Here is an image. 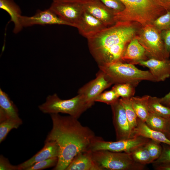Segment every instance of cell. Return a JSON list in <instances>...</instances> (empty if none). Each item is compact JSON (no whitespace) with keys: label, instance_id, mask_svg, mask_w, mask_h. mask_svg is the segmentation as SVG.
Segmentation results:
<instances>
[{"label":"cell","instance_id":"484cf974","mask_svg":"<svg viewBox=\"0 0 170 170\" xmlns=\"http://www.w3.org/2000/svg\"><path fill=\"white\" fill-rule=\"evenodd\" d=\"M129 154L134 161L140 164L146 165L153 162L144 145L137 148Z\"/></svg>","mask_w":170,"mask_h":170},{"label":"cell","instance_id":"5b68a950","mask_svg":"<svg viewBox=\"0 0 170 170\" xmlns=\"http://www.w3.org/2000/svg\"><path fill=\"white\" fill-rule=\"evenodd\" d=\"M91 152L92 159L100 170H143L145 165L134 161L129 153L101 150Z\"/></svg>","mask_w":170,"mask_h":170},{"label":"cell","instance_id":"7a4b0ae2","mask_svg":"<svg viewBox=\"0 0 170 170\" xmlns=\"http://www.w3.org/2000/svg\"><path fill=\"white\" fill-rule=\"evenodd\" d=\"M137 32L136 28L131 22H117L87 38L90 52L98 65H101L110 48L119 44H127Z\"/></svg>","mask_w":170,"mask_h":170},{"label":"cell","instance_id":"ab89813d","mask_svg":"<svg viewBox=\"0 0 170 170\" xmlns=\"http://www.w3.org/2000/svg\"><path fill=\"white\" fill-rule=\"evenodd\" d=\"M95 0H53L54 2H74L85 3Z\"/></svg>","mask_w":170,"mask_h":170},{"label":"cell","instance_id":"7c38bea8","mask_svg":"<svg viewBox=\"0 0 170 170\" xmlns=\"http://www.w3.org/2000/svg\"><path fill=\"white\" fill-rule=\"evenodd\" d=\"M20 20L23 27L36 25L58 24L70 26V24L60 18L50 8L43 11L38 10L34 15L31 16L21 15Z\"/></svg>","mask_w":170,"mask_h":170},{"label":"cell","instance_id":"836d02e7","mask_svg":"<svg viewBox=\"0 0 170 170\" xmlns=\"http://www.w3.org/2000/svg\"><path fill=\"white\" fill-rule=\"evenodd\" d=\"M162 150L161 155L152 163L153 165H156L170 162V145L161 143Z\"/></svg>","mask_w":170,"mask_h":170},{"label":"cell","instance_id":"83f0119b","mask_svg":"<svg viewBox=\"0 0 170 170\" xmlns=\"http://www.w3.org/2000/svg\"><path fill=\"white\" fill-rule=\"evenodd\" d=\"M135 86L129 83L115 84L112 89L120 97L122 98L130 99L133 96L135 90Z\"/></svg>","mask_w":170,"mask_h":170},{"label":"cell","instance_id":"4dcf8cb0","mask_svg":"<svg viewBox=\"0 0 170 170\" xmlns=\"http://www.w3.org/2000/svg\"><path fill=\"white\" fill-rule=\"evenodd\" d=\"M119 97L112 89L102 92L96 98L95 102H99L110 105L119 99Z\"/></svg>","mask_w":170,"mask_h":170},{"label":"cell","instance_id":"2e32d148","mask_svg":"<svg viewBox=\"0 0 170 170\" xmlns=\"http://www.w3.org/2000/svg\"><path fill=\"white\" fill-rule=\"evenodd\" d=\"M59 150L54 141H45L43 148L30 159L18 165L19 170H25L34 164L51 158L58 157Z\"/></svg>","mask_w":170,"mask_h":170},{"label":"cell","instance_id":"f35d334b","mask_svg":"<svg viewBox=\"0 0 170 170\" xmlns=\"http://www.w3.org/2000/svg\"><path fill=\"white\" fill-rule=\"evenodd\" d=\"M159 99L162 104L170 107V91L164 97Z\"/></svg>","mask_w":170,"mask_h":170},{"label":"cell","instance_id":"60d3db41","mask_svg":"<svg viewBox=\"0 0 170 170\" xmlns=\"http://www.w3.org/2000/svg\"><path fill=\"white\" fill-rule=\"evenodd\" d=\"M166 136L170 139V117L167 118Z\"/></svg>","mask_w":170,"mask_h":170},{"label":"cell","instance_id":"d6986e66","mask_svg":"<svg viewBox=\"0 0 170 170\" xmlns=\"http://www.w3.org/2000/svg\"><path fill=\"white\" fill-rule=\"evenodd\" d=\"M65 170H100L93 161L91 151L81 152L71 161Z\"/></svg>","mask_w":170,"mask_h":170},{"label":"cell","instance_id":"3957f363","mask_svg":"<svg viewBox=\"0 0 170 170\" xmlns=\"http://www.w3.org/2000/svg\"><path fill=\"white\" fill-rule=\"evenodd\" d=\"M124 10L115 14L116 22H134L142 26L152 24L156 18L167 11L155 0H120Z\"/></svg>","mask_w":170,"mask_h":170},{"label":"cell","instance_id":"8fae6325","mask_svg":"<svg viewBox=\"0 0 170 170\" xmlns=\"http://www.w3.org/2000/svg\"><path fill=\"white\" fill-rule=\"evenodd\" d=\"M110 105L116 140L132 138L125 111L119 99Z\"/></svg>","mask_w":170,"mask_h":170},{"label":"cell","instance_id":"44dd1931","mask_svg":"<svg viewBox=\"0 0 170 170\" xmlns=\"http://www.w3.org/2000/svg\"><path fill=\"white\" fill-rule=\"evenodd\" d=\"M0 8L6 11L10 17L9 22H12L14 24L13 32L17 33L23 28L20 20L21 11L18 6L12 0H0Z\"/></svg>","mask_w":170,"mask_h":170},{"label":"cell","instance_id":"9a60e30c","mask_svg":"<svg viewBox=\"0 0 170 170\" xmlns=\"http://www.w3.org/2000/svg\"><path fill=\"white\" fill-rule=\"evenodd\" d=\"M75 27L78 29L80 34L87 38L107 27L84 10Z\"/></svg>","mask_w":170,"mask_h":170},{"label":"cell","instance_id":"277c9868","mask_svg":"<svg viewBox=\"0 0 170 170\" xmlns=\"http://www.w3.org/2000/svg\"><path fill=\"white\" fill-rule=\"evenodd\" d=\"M98 66L113 84L129 83L136 87L143 80L156 82L149 71L139 69L133 65L121 60Z\"/></svg>","mask_w":170,"mask_h":170},{"label":"cell","instance_id":"74e56055","mask_svg":"<svg viewBox=\"0 0 170 170\" xmlns=\"http://www.w3.org/2000/svg\"><path fill=\"white\" fill-rule=\"evenodd\" d=\"M156 170H170V162L156 165H153Z\"/></svg>","mask_w":170,"mask_h":170},{"label":"cell","instance_id":"9c48e42d","mask_svg":"<svg viewBox=\"0 0 170 170\" xmlns=\"http://www.w3.org/2000/svg\"><path fill=\"white\" fill-rule=\"evenodd\" d=\"M112 84L106 75L99 70L95 78L80 88L78 94L83 97L91 107L94 104L97 96Z\"/></svg>","mask_w":170,"mask_h":170},{"label":"cell","instance_id":"d590c367","mask_svg":"<svg viewBox=\"0 0 170 170\" xmlns=\"http://www.w3.org/2000/svg\"><path fill=\"white\" fill-rule=\"evenodd\" d=\"M0 170H19L18 165H12L7 159L2 155L0 156Z\"/></svg>","mask_w":170,"mask_h":170},{"label":"cell","instance_id":"603a6c76","mask_svg":"<svg viewBox=\"0 0 170 170\" xmlns=\"http://www.w3.org/2000/svg\"><path fill=\"white\" fill-rule=\"evenodd\" d=\"M148 108L149 112L156 114L166 118L170 117V107L162 104L159 98L150 96Z\"/></svg>","mask_w":170,"mask_h":170},{"label":"cell","instance_id":"30bf717a","mask_svg":"<svg viewBox=\"0 0 170 170\" xmlns=\"http://www.w3.org/2000/svg\"><path fill=\"white\" fill-rule=\"evenodd\" d=\"M49 8L71 26H76L84 11L83 3L54 2Z\"/></svg>","mask_w":170,"mask_h":170},{"label":"cell","instance_id":"4fadbf2b","mask_svg":"<svg viewBox=\"0 0 170 170\" xmlns=\"http://www.w3.org/2000/svg\"><path fill=\"white\" fill-rule=\"evenodd\" d=\"M84 9L95 17L107 27L116 22L115 13L104 5L99 0H95L83 4Z\"/></svg>","mask_w":170,"mask_h":170},{"label":"cell","instance_id":"e575fe53","mask_svg":"<svg viewBox=\"0 0 170 170\" xmlns=\"http://www.w3.org/2000/svg\"><path fill=\"white\" fill-rule=\"evenodd\" d=\"M161 35L164 43L166 53L169 57L170 54V29L161 31Z\"/></svg>","mask_w":170,"mask_h":170},{"label":"cell","instance_id":"5bb4252c","mask_svg":"<svg viewBox=\"0 0 170 170\" xmlns=\"http://www.w3.org/2000/svg\"><path fill=\"white\" fill-rule=\"evenodd\" d=\"M137 64L147 67L156 82L164 81L170 77V60L149 58L139 62Z\"/></svg>","mask_w":170,"mask_h":170},{"label":"cell","instance_id":"8992f818","mask_svg":"<svg viewBox=\"0 0 170 170\" xmlns=\"http://www.w3.org/2000/svg\"><path fill=\"white\" fill-rule=\"evenodd\" d=\"M39 109L45 114L62 113L68 114L78 119L81 115L90 107L83 97L78 94L68 99H62L54 94L49 95L46 101L38 106Z\"/></svg>","mask_w":170,"mask_h":170},{"label":"cell","instance_id":"cb8c5ba5","mask_svg":"<svg viewBox=\"0 0 170 170\" xmlns=\"http://www.w3.org/2000/svg\"><path fill=\"white\" fill-rule=\"evenodd\" d=\"M147 125L151 129L167 134V118L156 114L149 112L145 122Z\"/></svg>","mask_w":170,"mask_h":170},{"label":"cell","instance_id":"6da1fadb","mask_svg":"<svg viewBox=\"0 0 170 170\" xmlns=\"http://www.w3.org/2000/svg\"><path fill=\"white\" fill-rule=\"evenodd\" d=\"M53 127L45 141H53L59 150L58 161L54 170H65L72 159L79 153L89 151L99 137L88 127L83 126L78 119L59 113L50 114Z\"/></svg>","mask_w":170,"mask_h":170},{"label":"cell","instance_id":"8d00e7d4","mask_svg":"<svg viewBox=\"0 0 170 170\" xmlns=\"http://www.w3.org/2000/svg\"><path fill=\"white\" fill-rule=\"evenodd\" d=\"M166 11H170V0H155Z\"/></svg>","mask_w":170,"mask_h":170},{"label":"cell","instance_id":"d6a6232c","mask_svg":"<svg viewBox=\"0 0 170 170\" xmlns=\"http://www.w3.org/2000/svg\"><path fill=\"white\" fill-rule=\"evenodd\" d=\"M106 7L115 13L123 11L124 5L120 0H99Z\"/></svg>","mask_w":170,"mask_h":170},{"label":"cell","instance_id":"ac0fdd59","mask_svg":"<svg viewBox=\"0 0 170 170\" xmlns=\"http://www.w3.org/2000/svg\"><path fill=\"white\" fill-rule=\"evenodd\" d=\"M142 136L170 145V139L163 133L150 128L144 122L138 117L137 126L132 133V138Z\"/></svg>","mask_w":170,"mask_h":170},{"label":"cell","instance_id":"1f68e13d","mask_svg":"<svg viewBox=\"0 0 170 170\" xmlns=\"http://www.w3.org/2000/svg\"><path fill=\"white\" fill-rule=\"evenodd\" d=\"M58 157L51 158L37 162L28 167L25 170H40L55 167L58 162Z\"/></svg>","mask_w":170,"mask_h":170},{"label":"cell","instance_id":"ba28073f","mask_svg":"<svg viewBox=\"0 0 170 170\" xmlns=\"http://www.w3.org/2000/svg\"><path fill=\"white\" fill-rule=\"evenodd\" d=\"M150 139L142 136H138L114 142L105 141L99 137L92 144L89 151L105 150L130 153L137 148L144 145Z\"/></svg>","mask_w":170,"mask_h":170},{"label":"cell","instance_id":"d4e9b609","mask_svg":"<svg viewBox=\"0 0 170 170\" xmlns=\"http://www.w3.org/2000/svg\"><path fill=\"white\" fill-rule=\"evenodd\" d=\"M22 123V121L20 118L7 119L0 121V143L4 140L12 129L17 128Z\"/></svg>","mask_w":170,"mask_h":170},{"label":"cell","instance_id":"4316f807","mask_svg":"<svg viewBox=\"0 0 170 170\" xmlns=\"http://www.w3.org/2000/svg\"><path fill=\"white\" fill-rule=\"evenodd\" d=\"M119 100L125 109L132 134L137 126L138 117L132 107L130 99L121 98Z\"/></svg>","mask_w":170,"mask_h":170},{"label":"cell","instance_id":"ffe728a7","mask_svg":"<svg viewBox=\"0 0 170 170\" xmlns=\"http://www.w3.org/2000/svg\"><path fill=\"white\" fill-rule=\"evenodd\" d=\"M20 118L18 110L8 94L0 88V121Z\"/></svg>","mask_w":170,"mask_h":170},{"label":"cell","instance_id":"f546056e","mask_svg":"<svg viewBox=\"0 0 170 170\" xmlns=\"http://www.w3.org/2000/svg\"><path fill=\"white\" fill-rule=\"evenodd\" d=\"M152 24L159 31L170 29V11L159 16L153 22Z\"/></svg>","mask_w":170,"mask_h":170},{"label":"cell","instance_id":"7402d4cb","mask_svg":"<svg viewBox=\"0 0 170 170\" xmlns=\"http://www.w3.org/2000/svg\"><path fill=\"white\" fill-rule=\"evenodd\" d=\"M149 95L133 96L130 98L132 107L138 118L145 122L149 115L148 101Z\"/></svg>","mask_w":170,"mask_h":170},{"label":"cell","instance_id":"e0dca14e","mask_svg":"<svg viewBox=\"0 0 170 170\" xmlns=\"http://www.w3.org/2000/svg\"><path fill=\"white\" fill-rule=\"evenodd\" d=\"M148 59L145 49L134 37L126 47L121 61L134 65L140 61Z\"/></svg>","mask_w":170,"mask_h":170},{"label":"cell","instance_id":"52a82bcc","mask_svg":"<svg viewBox=\"0 0 170 170\" xmlns=\"http://www.w3.org/2000/svg\"><path fill=\"white\" fill-rule=\"evenodd\" d=\"M142 26L135 37L145 49L148 58L160 60L169 59L161 36V31L152 24Z\"/></svg>","mask_w":170,"mask_h":170},{"label":"cell","instance_id":"f1b7e54d","mask_svg":"<svg viewBox=\"0 0 170 170\" xmlns=\"http://www.w3.org/2000/svg\"><path fill=\"white\" fill-rule=\"evenodd\" d=\"M144 146L153 162L161 155L162 150V146L161 143L150 139Z\"/></svg>","mask_w":170,"mask_h":170}]
</instances>
